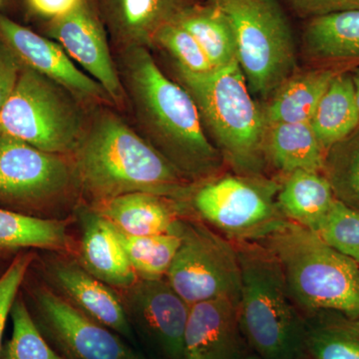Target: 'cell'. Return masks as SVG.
I'll list each match as a JSON object with an SVG mask.
<instances>
[{"mask_svg": "<svg viewBox=\"0 0 359 359\" xmlns=\"http://www.w3.org/2000/svg\"><path fill=\"white\" fill-rule=\"evenodd\" d=\"M314 233L359 264V210L335 200Z\"/></svg>", "mask_w": 359, "mask_h": 359, "instance_id": "obj_31", "label": "cell"}, {"mask_svg": "<svg viewBox=\"0 0 359 359\" xmlns=\"http://www.w3.org/2000/svg\"><path fill=\"white\" fill-rule=\"evenodd\" d=\"M75 181L62 156L44 152L8 135L0 137V205L34 209Z\"/></svg>", "mask_w": 359, "mask_h": 359, "instance_id": "obj_11", "label": "cell"}, {"mask_svg": "<svg viewBox=\"0 0 359 359\" xmlns=\"http://www.w3.org/2000/svg\"><path fill=\"white\" fill-rule=\"evenodd\" d=\"M177 23L193 35L214 69L238 61L237 42L230 20L218 6L193 4L177 16Z\"/></svg>", "mask_w": 359, "mask_h": 359, "instance_id": "obj_25", "label": "cell"}, {"mask_svg": "<svg viewBox=\"0 0 359 359\" xmlns=\"http://www.w3.org/2000/svg\"><path fill=\"white\" fill-rule=\"evenodd\" d=\"M264 149L269 167L283 177L299 170L323 173L327 152L309 123L271 125L266 128Z\"/></svg>", "mask_w": 359, "mask_h": 359, "instance_id": "obj_22", "label": "cell"}, {"mask_svg": "<svg viewBox=\"0 0 359 359\" xmlns=\"http://www.w3.org/2000/svg\"><path fill=\"white\" fill-rule=\"evenodd\" d=\"M230 20L250 93L268 100L297 69L290 21L276 0H208Z\"/></svg>", "mask_w": 359, "mask_h": 359, "instance_id": "obj_6", "label": "cell"}, {"mask_svg": "<svg viewBox=\"0 0 359 359\" xmlns=\"http://www.w3.org/2000/svg\"><path fill=\"white\" fill-rule=\"evenodd\" d=\"M30 11L49 21L65 15L83 0H26Z\"/></svg>", "mask_w": 359, "mask_h": 359, "instance_id": "obj_36", "label": "cell"}, {"mask_svg": "<svg viewBox=\"0 0 359 359\" xmlns=\"http://www.w3.org/2000/svg\"><path fill=\"white\" fill-rule=\"evenodd\" d=\"M337 69L325 66L299 69L262 104L266 127L278 123H309Z\"/></svg>", "mask_w": 359, "mask_h": 359, "instance_id": "obj_20", "label": "cell"}, {"mask_svg": "<svg viewBox=\"0 0 359 359\" xmlns=\"http://www.w3.org/2000/svg\"><path fill=\"white\" fill-rule=\"evenodd\" d=\"M280 181L226 174L196 187L189 205L200 221L233 244L257 243L289 219L276 202Z\"/></svg>", "mask_w": 359, "mask_h": 359, "instance_id": "obj_7", "label": "cell"}, {"mask_svg": "<svg viewBox=\"0 0 359 359\" xmlns=\"http://www.w3.org/2000/svg\"><path fill=\"white\" fill-rule=\"evenodd\" d=\"M47 273L57 294L91 320L134 341V330L121 297L75 261H51Z\"/></svg>", "mask_w": 359, "mask_h": 359, "instance_id": "obj_15", "label": "cell"}, {"mask_svg": "<svg viewBox=\"0 0 359 359\" xmlns=\"http://www.w3.org/2000/svg\"><path fill=\"white\" fill-rule=\"evenodd\" d=\"M22 68L18 59L0 39V111L13 93Z\"/></svg>", "mask_w": 359, "mask_h": 359, "instance_id": "obj_35", "label": "cell"}, {"mask_svg": "<svg viewBox=\"0 0 359 359\" xmlns=\"http://www.w3.org/2000/svg\"><path fill=\"white\" fill-rule=\"evenodd\" d=\"M8 2L9 0H0V9L4 8Z\"/></svg>", "mask_w": 359, "mask_h": 359, "instance_id": "obj_38", "label": "cell"}, {"mask_svg": "<svg viewBox=\"0 0 359 359\" xmlns=\"http://www.w3.org/2000/svg\"><path fill=\"white\" fill-rule=\"evenodd\" d=\"M28 294L37 327L65 359H147L49 287L34 285Z\"/></svg>", "mask_w": 359, "mask_h": 359, "instance_id": "obj_10", "label": "cell"}, {"mask_svg": "<svg viewBox=\"0 0 359 359\" xmlns=\"http://www.w3.org/2000/svg\"><path fill=\"white\" fill-rule=\"evenodd\" d=\"M73 154L75 182L96 204L142 192L189 205L197 187L112 113L94 120Z\"/></svg>", "mask_w": 359, "mask_h": 359, "instance_id": "obj_2", "label": "cell"}, {"mask_svg": "<svg viewBox=\"0 0 359 359\" xmlns=\"http://www.w3.org/2000/svg\"><path fill=\"white\" fill-rule=\"evenodd\" d=\"M190 205L149 193H129L96 204L95 211L131 236L178 235Z\"/></svg>", "mask_w": 359, "mask_h": 359, "instance_id": "obj_18", "label": "cell"}, {"mask_svg": "<svg viewBox=\"0 0 359 359\" xmlns=\"http://www.w3.org/2000/svg\"><path fill=\"white\" fill-rule=\"evenodd\" d=\"M309 359H359V316L318 311L306 316Z\"/></svg>", "mask_w": 359, "mask_h": 359, "instance_id": "obj_26", "label": "cell"}, {"mask_svg": "<svg viewBox=\"0 0 359 359\" xmlns=\"http://www.w3.org/2000/svg\"><path fill=\"white\" fill-rule=\"evenodd\" d=\"M113 39L124 46H152L163 26L195 0H92Z\"/></svg>", "mask_w": 359, "mask_h": 359, "instance_id": "obj_17", "label": "cell"}, {"mask_svg": "<svg viewBox=\"0 0 359 359\" xmlns=\"http://www.w3.org/2000/svg\"><path fill=\"white\" fill-rule=\"evenodd\" d=\"M335 200L325 175L306 170L283 176L276 196L278 208L285 219L313 231Z\"/></svg>", "mask_w": 359, "mask_h": 359, "instance_id": "obj_23", "label": "cell"}, {"mask_svg": "<svg viewBox=\"0 0 359 359\" xmlns=\"http://www.w3.org/2000/svg\"><path fill=\"white\" fill-rule=\"evenodd\" d=\"M68 245L65 222L0 208V254L23 249L65 250Z\"/></svg>", "mask_w": 359, "mask_h": 359, "instance_id": "obj_27", "label": "cell"}, {"mask_svg": "<svg viewBox=\"0 0 359 359\" xmlns=\"http://www.w3.org/2000/svg\"><path fill=\"white\" fill-rule=\"evenodd\" d=\"M80 222L81 266L110 287L122 290L132 287L139 278L112 224L95 210L89 209L80 212Z\"/></svg>", "mask_w": 359, "mask_h": 359, "instance_id": "obj_19", "label": "cell"}, {"mask_svg": "<svg viewBox=\"0 0 359 359\" xmlns=\"http://www.w3.org/2000/svg\"><path fill=\"white\" fill-rule=\"evenodd\" d=\"M302 52L325 67L359 62V11L311 18L302 34Z\"/></svg>", "mask_w": 359, "mask_h": 359, "instance_id": "obj_21", "label": "cell"}, {"mask_svg": "<svg viewBox=\"0 0 359 359\" xmlns=\"http://www.w3.org/2000/svg\"><path fill=\"white\" fill-rule=\"evenodd\" d=\"M32 263V254H21L13 259V263L0 276V354L4 346L2 339L7 320L11 316V309L20 294Z\"/></svg>", "mask_w": 359, "mask_h": 359, "instance_id": "obj_33", "label": "cell"}, {"mask_svg": "<svg viewBox=\"0 0 359 359\" xmlns=\"http://www.w3.org/2000/svg\"><path fill=\"white\" fill-rule=\"evenodd\" d=\"M245 359H261L259 358V356H257V355H249V356H245Z\"/></svg>", "mask_w": 359, "mask_h": 359, "instance_id": "obj_39", "label": "cell"}, {"mask_svg": "<svg viewBox=\"0 0 359 359\" xmlns=\"http://www.w3.org/2000/svg\"><path fill=\"white\" fill-rule=\"evenodd\" d=\"M0 39L9 47L20 65L48 78L71 92L93 99H109L102 86L85 74L65 49L0 13Z\"/></svg>", "mask_w": 359, "mask_h": 359, "instance_id": "obj_14", "label": "cell"}, {"mask_svg": "<svg viewBox=\"0 0 359 359\" xmlns=\"http://www.w3.org/2000/svg\"><path fill=\"white\" fill-rule=\"evenodd\" d=\"M257 243L275 256L304 316L323 311L359 316V264L318 233L289 221Z\"/></svg>", "mask_w": 359, "mask_h": 359, "instance_id": "obj_5", "label": "cell"}, {"mask_svg": "<svg viewBox=\"0 0 359 359\" xmlns=\"http://www.w3.org/2000/svg\"><path fill=\"white\" fill-rule=\"evenodd\" d=\"M65 90L22 66L13 93L0 111L2 134L52 154L74 153L86 129Z\"/></svg>", "mask_w": 359, "mask_h": 359, "instance_id": "obj_8", "label": "cell"}, {"mask_svg": "<svg viewBox=\"0 0 359 359\" xmlns=\"http://www.w3.org/2000/svg\"><path fill=\"white\" fill-rule=\"evenodd\" d=\"M325 152L359 127V111L351 72L339 71L309 122Z\"/></svg>", "mask_w": 359, "mask_h": 359, "instance_id": "obj_24", "label": "cell"}, {"mask_svg": "<svg viewBox=\"0 0 359 359\" xmlns=\"http://www.w3.org/2000/svg\"><path fill=\"white\" fill-rule=\"evenodd\" d=\"M178 83L192 97L210 140L233 174L266 176V127L238 61L208 73L176 67Z\"/></svg>", "mask_w": 359, "mask_h": 359, "instance_id": "obj_3", "label": "cell"}, {"mask_svg": "<svg viewBox=\"0 0 359 359\" xmlns=\"http://www.w3.org/2000/svg\"><path fill=\"white\" fill-rule=\"evenodd\" d=\"M245 342L237 302L219 299L190 306L184 359H245Z\"/></svg>", "mask_w": 359, "mask_h": 359, "instance_id": "obj_16", "label": "cell"}, {"mask_svg": "<svg viewBox=\"0 0 359 359\" xmlns=\"http://www.w3.org/2000/svg\"><path fill=\"white\" fill-rule=\"evenodd\" d=\"M182 219L181 244L166 280L189 304L228 299L241 292V266L236 245L200 219Z\"/></svg>", "mask_w": 359, "mask_h": 359, "instance_id": "obj_9", "label": "cell"}, {"mask_svg": "<svg viewBox=\"0 0 359 359\" xmlns=\"http://www.w3.org/2000/svg\"><path fill=\"white\" fill-rule=\"evenodd\" d=\"M351 74L353 78L354 90H355L356 102H358L359 111V67L351 71Z\"/></svg>", "mask_w": 359, "mask_h": 359, "instance_id": "obj_37", "label": "cell"}, {"mask_svg": "<svg viewBox=\"0 0 359 359\" xmlns=\"http://www.w3.org/2000/svg\"><path fill=\"white\" fill-rule=\"evenodd\" d=\"M1 135H2V132H1V130H0V137H1Z\"/></svg>", "mask_w": 359, "mask_h": 359, "instance_id": "obj_40", "label": "cell"}, {"mask_svg": "<svg viewBox=\"0 0 359 359\" xmlns=\"http://www.w3.org/2000/svg\"><path fill=\"white\" fill-rule=\"evenodd\" d=\"M153 45L165 49L174 58L176 67L192 73H208L214 70L202 47L176 21L167 23L155 35Z\"/></svg>", "mask_w": 359, "mask_h": 359, "instance_id": "obj_32", "label": "cell"}, {"mask_svg": "<svg viewBox=\"0 0 359 359\" xmlns=\"http://www.w3.org/2000/svg\"><path fill=\"white\" fill-rule=\"evenodd\" d=\"M235 245L241 266L238 320L245 342L261 359H302L306 316L290 294L280 264L261 243Z\"/></svg>", "mask_w": 359, "mask_h": 359, "instance_id": "obj_4", "label": "cell"}, {"mask_svg": "<svg viewBox=\"0 0 359 359\" xmlns=\"http://www.w3.org/2000/svg\"><path fill=\"white\" fill-rule=\"evenodd\" d=\"M299 18H311L359 11V0H285Z\"/></svg>", "mask_w": 359, "mask_h": 359, "instance_id": "obj_34", "label": "cell"}, {"mask_svg": "<svg viewBox=\"0 0 359 359\" xmlns=\"http://www.w3.org/2000/svg\"><path fill=\"white\" fill-rule=\"evenodd\" d=\"M132 327L162 359H184V339L190 306L168 283L138 280L121 297Z\"/></svg>", "mask_w": 359, "mask_h": 359, "instance_id": "obj_12", "label": "cell"}, {"mask_svg": "<svg viewBox=\"0 0 359 359\" xmlns=\"http://www.w3.org/2000/svg\"><path fill=\"white\" fill-rule=\"evenodd\" d=\"M47 34L102 86L110 100L123 102L124 87L111 56L105 25L92 0H83L70 13L49 21Z\"/></svg>", "mask_w": 359, "mask_h": 359, "instance_id": "obj_13", "label": "cell"}, {"mask_svg": "<svg viewBox=\"0 0 359 359\" xmlns=\"http://www.w3.org/2000/svg\"><path fill=\"white\" fill-rule=\"evenodd\" d=\"M123 67L149 142L194 185L223 175L226 164L205 133L192 97L164 74L148 47L124 48Z\"/></svg>", "mask_w": 359, "mask_h": 359, "instance_id": "obj_1", "label": "cell"}, {"mask_svg": "<svg viewBox=\"0 0 359 359\" xmlns=\"http://www.w3.org/2000/svg\"><path fill=\"white\" fill-rule=\"evenodd\" d=\"M11 318L13 334L2 346L0 359H65L40 332L20 294L14 302Z\"/></svg>", "mask_w": 359, "mask_h": 359, "instance_id": "obj_30", "label": "cell"}, {"mask_svg": "<svg viewBox=\"0 0 359 359\" xmlns=\"http://www.w3.org/2000/svg\"><path fill=\"white\" fill-rule=\"evenodd\" d=\"M323 174L335 199L359 210V127L328 149Z\"/></svg>", "mask_w": 359, "mask_h": 359, "instance_id": "obj_29", "label": "cell"}, {"mask_svg": "<svg viewBox=\"0 0 359 359\" xmlns=\"http://www.w3.org/2000/svg\"><path fill=\"white\" fill-rule=\"evenodd\" d=\"M113 228L139 280H160L166 278L181 244L180 236L138 237L123 233L114 226Z\"/></svg>", "mask_w": 359, "mask_h": 359, "instance_id": "obj_28", "label": "cell"}]
</instances>
